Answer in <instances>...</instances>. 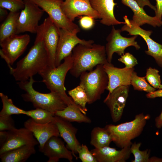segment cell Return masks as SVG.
Here are the masks:
<instances>
[{
	"mask_svg": "<svg viewBox=\"0 0 162 162\" xmlns=\"http://www.w3.org/2000/svg\"><path fill=\"white\" fill-rule=\"evenodd\" d=\"M44 28L43 23L39 25L33 45L17 63L16 67L10 70L15 80H28L48 66V56L43 41Z\"/></svg>",
	"mask_w": 162,
	"mask_h": 162,
	"instance_id": "obj_1",
	"label": "cell"
},
{
	"mask_svg": "<svg viewBox=\"0 0 162 162\" xmlns=\"http://www.w3.org/2000/svg\"><path fill=\"white\" fill-rule=\"evenodd\" d=\"M72 56L73 63L69 71L76 78L84 72L93 70L98 64L104 65L108 62L105 46L99 44H78L73 49Z\"/></svg>",
	"mask_w": 162,
	"mask_h": 162,
	"instance_id": "obj_2",
	"label": "cell"
},
{
	"mask_svg": "<svg viewBox=\"0 0 162 162\" xmlns=\"http://www.w3.org/2000/svg\"><path fill=\"white\" fill-rule=\"evenodd\" d=\"M35 82L33 77H31L28 80L17 82L19 87L26 92L21 95L25 101L31 103L36 108L48 110L54 116L56 112L63 110L67 106L57 93L51 92L43 93L34 89L33 85Z\"/></svg>",
	"mask_w": 162,
	"mask_h": 162,
	"instance_id": "obj_3",
	"label": "cell"
},
{
	"mask_svg": "<svg viewBox=\"0 0 162 162\" xmlns=\"http://www.w3.org/2000/svg\"><path fill=\"white\" fill-rule=\"evenodd\" d=\"M150 117L149 115L142 113L136 115L130 122L117 125L108 124L105 128L110 133L112 142L122 148L131 146V140L141 134Z\"/></svg>",
	"mask_w": 162,
	"mask_h": 162,
	"instance_id": "obj_4",
	"label": "cell"
},
{
	"mask_svg": "<svg viewBox=\"0 0 162 162\" xmlns=\"http://www.w3.org/2000/svg\"><path fill=\"white\" fill-rule=\"evenodd\" d=\"M64 60V62L58 66L52 68L47 66L38 74L47 88L50 92L58 94L68 106L75 104L66 94L64 86L66 75L73 63L72 52Z\"/></svg>",
	"mask_w": 162,
	"mask_h": 162,
	"instance_id": "obj_5",
	"label": "cell"
},
{
	"mask_svg": "<svg viewBox=\"0 0 162 162\" xmlns=\"http://www.w3.org/2000/svg\"><path fill=\"white\" fill-rule=\"evenodd\" d=\"M103 65L98 64L94 69L84 72L80 76L79 85L83 87L87 94L88 104L100 99L107 89L108 77Z\"/></svg>",
	"mask_w": 162,
	"mask_h": 162,
	"instance_id": "obj_6",
	"label": "cell"
},
{
	"mask_svg": "<svg viewBox=\"0 0 162 162\" xmlns=\"http://www.w3.org/2000/svg\"><path fill=\"white\" fill-rule=\"evenodd\" d=\"M46 13L49 17L59 28L77 34L80 31L78 26L70 20L61 8L63 0H32Z\"/></svg>",
	"mask_w": 162,
	"mask_h": 162,
	"instance_id": "obj_7",
	"label": "cell"
},
{
	"mask_svg": "<svg viewBox=\"0 0 162 162\" xmlns=\"http://www.w3.org/2000/svg\"><path fill=\"white\" fill-rule=\"evenodd\" d=\"M30 40L27 34L12 35L0 41V55L7 63L10 70L11 65L23 53Z\"/></svg>",
	"mask_w": 162,
	"mask_h": 162,
	"instance_id": "obj_8",
	"label": "cell"
},
{
	"mask_svg": "<svg viewBox=\"0 0 162 162\" xmlns=\"http://www.w3.org/2000/svg\"><path fill=\"white\" fill-rule=\"evenodd\" d=\"M25 7L17 21L16 34L26 32L36 33L38 22L44 11L32 0H23Z\"/></svg>",
	"mask_w": 162,
	"mask_h": 162,
	"instance_id": "obj_9",
	"label": "cell"
},
{
	"mask_svg": "<svg viewBox=\"0 0 162 162\" xmlns=\"http://www.w3.org/2000/svg\"><path fill=\"white\" fill-rule=\"evenodd\" d=\"M123 19L125 24L122 27V31H127L130 35H139L141 36L148 46V50L145 51V53L152 57L157 64L162 68V56L160 54L162 45L155 41L150 37L152 31L142 28L132 20H129L126 15L123 17Z\"/></svg>",
	"mask_w": 162,
	"mask_h": 162,
	"instance_id": "obj_10",
	"label": "cell"
},
{
	"mask_svg": "<svg viewBox=\"0 0 162 162\" xmlns=\"http://www.w3.org/2000/svg\"><path fill=\"white\" fill-rule=\"evenodd\" d=\"M121 29H116L113 26L110 33L106 38L107 43L105 46L107 59L108 62L111 63L112 56L114 53L121 56L124 54L125 49L133 46L137 50L140 47L135 41L138 35H134L130 38L122 36Z\"/></svg>",
	"mask_w": 162,
	"mask_h": 162,
	"instance_id": "obj_11",
	"label": "cell"
},
{
	"mask_svg": "<svg viewBox=\"0 0 162 162\" xmlns=\"http://www.w3.org/2000/svg\"><path fill=\"white\" fill-rule=\"evenodd\" d=\"M76 34L65 29H60L55 61L56 67L59 66L62 61L72 52L73 49L77 44L91 45L94 44L93 40L81 39Z\"/></svg>",
	"mask_w": 162,
	"mask_h": 162,
	"instance_id": "obj_12",
	"label": "cell"
},
{
	"mask_svg": "<svg viewBox=\"0 0 162 162\" xmlns=\"http://www.w3.org/2000/svg\"><path fill=\"white\" fill-rule=\"evenodd\" d=\"M7 132V140L0 147V155L25 145L35 146L39 144L32 132L25 127L20 129L15 128Z\"/></svg>",
	"mask_w": 162,
	"mask_h": 162,
	"instance_id": "obj_13",
	"label": "cell"
},
{
	"mask_svg": "<svg viewBox=\"0 0 162 162\" xmlns=\"http://www.w3.org/2000/svg\"><path fill=\"white\" fill-rule=\"evenodd\" d=\"M130 86H122L114 89L107 95L104 102L109 108L112 121L116 122L121 118L128 96Z\"/></svg>",
	"mask_w": 162,
	"mask_h": 162,
	"instance_id": "obj_14",
	"label": "cell"
},
{
	"mask_svg": "<svg viewBox=\"0 0 162 162\" xmlns=\"http://www.w3.org/2000/svg\"><path fill=\"white\" fill-rule=\"evenodd\" d=\"M43 41L48 56V66L56 68L55 61L57 48L59 36V28L48 16L43 22Z\"/></svg>",
	"mask_w": 162,
	"mask_h": 162,
	"instance_id": "obj_15",
	"label": "cell"
},
{
	"mask_svg": "<svg viewBox=\"0 0 162 162\" xmlns=\"http://www.w3.org/2000/svg\"><path fill=\"white\" fill-rule=\"evenodd\" d=\"M104 69L108 77L107 90L109 94L116 88L121 86H130L132 75L134 68H119L111 63L108 62L103 65Z\"/></svg>",
	"mask_w": 162,
	"mask_h": 162,
	"instance_id": "obj_16",
	"label": "cell"
},
{
	"mask_svg": "<svg viewBox=\"0 0 162 162\" xmlns=\"http://www.w3.org/2000/svg\"><path fill=\"white\" fill-rule=\"evenodd\" d=\"M24 126L33 133L39 142V151L41 152L45 143L50 138L53 136H60L57 127L54 122L40 124L30 118L24 122Z\"/></svg>",
	"mask_w": 162,
	"mask_h": 162,
	"instance_id": "obj_17",
	"label": "cell"
},
{
	"mask_svg": "<svg viewBox=\"0 0 162 162\" xmlns=\"http://www.w3.org/2000/svg\"><path fill=\"white\" fill-rule=\"evenodd\" d=\"M61 6L66 16L72 22L76 17L82 15L99 19V15L91 6L89 0H68L63 1Z\"/></svg>",
	"mask_w": 162,
	"mask_h": 162,
	"instance_id": "obj_18",
	"label": "cell"
},
{
	"mask_svg": "<svg viewBox=\"0 0 162 162\" xmlns=\"http://www.w3.org/2000/svg\"><path fill=\"white\" fill-rule=\"evenodd\" d=\"M58 137L53 136L50 138L44 145L42 152L49 158L47 162H57L61 158L72 162L73 155L72 152Z\"/></svg>",
	"mask_w": 162,
	"mask_h": 162,
	"instance_id": "obj_19",
	"label": "cell"
},
{
	"mask_svg": "<svg viewBox=\"0 0 162 162\" xmlns=\"http://www.w3.org/2000/svg\"><path fill=\"white\" fill-rule=\"evenodd\" d=\"M56 125L61 136L66 143V147L77 159L76 154L80 144L76 136L77 129L70 122L57 116H54V122Z\"/></svg>",
	"mask_w": 162,
	"mask_h": 162,
	"instance_id": "obj_20",
	"label": "cell"
},
{
	"mask_svg": "<svg viewBox=\"0 0 162 162\" xmlns=\"http://www.w3.org/2000/svg\"><path fill=\"white\" fill-rule=\"evenodd\" d=\"M89 2L99 15L101 23L108 26L125 24L124 22L118 21L115 16L114 8L117 4L114 0H89Z\"/></svg>",
	"mask_w": 162,
	"mask_h": 162,
	"instance_id": "obj_21",
	"label": "cell"
},
{
	"mask_svg": "<svg viewBox=\"0 0 162 162\" xmlns=\"http://www.w3.org/2000/svg\"><path fill=\"white\" fill-rule=\"evenodd\" d=\"M130 146L117 150L109 146L94 148L91 152L98 162H125L130 157Z\"/></svg>",
	"mask_w": 162,
	"mask_h": 162,
	"instance_id": "obj_22",
	"label": "cell"
},
{
	"mask_svg": "<svg viewBox=\"0 0 162 162\" xmlns=\"http://www.w3.org/2000/svg\"><path fill=\"white\" fill-rule=\"evenodd\" d=\"M124 5L129 7L133 11L134 15L132 20L138 26H140L147 24L155 27L162 25V20H160L155 16H151L148 15L143 8L140 7L134 0H121Z\"/></svg>",
	"mask_w": 162,
	"mask_h": 162,
	"instance_id": "obj_23",
	"label": "cell"
},
{
	"mask_svg": "<svg viewBox=\"0 0 162 162\" xmlns=\"http://www.w3.org/2000/svg\"><path fill=\"white\" fill-rule=\"evenodd\" d=\"M86 112L75 104L67 106L62 110L56 112L55 116L69 122L90 123L91 119L85 115Z\"/></svg>",
	"mask_w": 162,
	"mask_h": 162,
	"instance_id": "obj_24",
	"label": "cell"
},
{
	"mask_svg": "<svg viewBox=\"0 0 162 162\" xmlns=\"http://www.w3.org/2000/svg\"><path fill=\"white\" fill-rule=\"evenodd\" d=\"M34 146L25 145L0 155L2 162H24L36 153Z\"/></svg>",
	"mask_w": 162,
	"mask_h": 162,
	"instance_id": "obj_25",
	"label": "cell"
},
{
	"mask_svg": "<svg viewBox=\"0 0 162 162\" xmlns=\"http://www.w3.org/2000/svg\"><path fill=\"white\" fill-rule=\"evenodd\" d=\"M20 12H10L0 27V41L16 34L17 21Z\"/></svg>",
	"mask_w": 162,
	"mask_h": 162,
	"instance_id": "obj_26",
	"label": "cell"
},
{
	"mask_svg": "<svg viewBox=\"0 0 162 162\" xmlns=\"http://www.w3.org/2000/svg\"><path fill=\"white\" fill-rule=\"evenodd\" d=\"M112 141V139L110 133L105 127H96L92 130L90 143L95 148L109 146Z\"/></svg>",
	"mask_w": 162,
	"mask_h": 162,
	"instance_id": "obj_27",
	"label": "cell"
},
{
	"mask_svg": "<svg viewBox=\"0 0 162 162\" xmlns=\"http://www.w3.org/2000/svg\"><path fill=\"white\" fill-rule=\"evenodd\" d=\"M25 115L39 124H45L54 121V115L50 112L41 108L26 111Z\"/></svg>",
	"mask_w": 162,
	"mask_h": 162,
	"instance_id": "obj_28",
	"label": "cell"
},
{
	"mask_svg": "<svg viewBox=\"0 0 162 162\" xmlns=\"http://www.w3.org/2000/svg\"><path fill=\"white\" fill-rule=\"evenodd\" d=\"M0 97L3 105L0 116L7 117L13 114L25 115L26 111L16 106L14 104L12 99L8 98L7 95L0 93Z\"/></svg>",
	"mask_w": 162,
	"mask_h": 162,
	"instance_id": "obj_29",
	"label": "cell"
},
{
	"mask_svg": "<svg viewBox=\"0 0 162 162\" xmlns=\"http://www.w3.org/2000/svg\"><path fill=\"white\" fill-rule=\"evenodd\" d=\"M68 92L74 103L86 112L87 110L86 105L88 103V97L83 87L79 85L73 89L68 91Z\"/></svg>",
	"mask_w": 162,
	"mask_h": 162,
	"instance_id": "obj_30",
	"label": "cell"
},
{
	"mask_svg": "<svg viewBox=\"0 0 162 162\" xmlns=\"http://www.w3.org/2000/svg\"><path fill=\"white\" fill-rule=\"evenodd\" d=\"M130 85L133 86L135 90L145 91L148 93L156 90L155 88L147 82L145 76L141 77L138 76L136 73L134 71L132 75Z\"/></svg>",
	"mask_w": 162,
	"mask_h": 162,
	"instance_id": "obj_31",
	"label": "cell"
},
{
	"mask_svg": "<svg viewBox=\"0 0 162 162\" xmlns=\"http://www.w3.org/2000/svg\"><path fill=\"white\" fill-rule=\"evenodd\" d=\"M141 143L135 142L130 146V151L134 155V159L132 162H149L150 151L149 149L141 151L140 150Z\"/></svg>",
	"mask_w": 162,
	"mask_h": 162,
	"instance_id": "obj_32",
	"label": "cell"
},
{
	"mask_svg": "<svg viewBox=\"0 0 162 162\" xmlns=\"http://www.w3.org/2000/svg\"><path fill=\"white\" fill-rule=\"evenodd\" d=\"M159 71L151 67L146 69V80L155 89L159 88L161 84L160 76Z\"/></svg>",
	"mask_w": 162,
	"mask_h": 162,
	"instance_id": "obj_33",
	"label": "cell"
},
{
	"mask_svg": "<svg viewBox=\"0 0 162 162\" xmlns=\"http://www.w3.org/2000/svg\"><path fill=\"white\" fill-rule=\"evenodd\" d=\"M25 7L23 0H0V8L10 12H20Z\"/></svg>",
	"mask_w": 162,
	"mask_h": 162,
	"instance_id": "obj_34",
	"label": "cell"
},
{
	"mask_svg": "<svg viewBox=\"0 0 162 162\" xmlns=\"http://www.w3.org/2000/svg\"><path fill=\"white\" fill-rule=\"evenodd\" d=\"M78 158L82 162H98L86 145H81L77 151Z\"/></svg>",
	"mask_w": 162,
	"mask_h": 162,
	"instance_id": "obj_35",
	"label": "cell"
},
{
	"mask_svg": "<svg viewBox=\"0 0 162 162\" xmlns=\"http://www.w3.org/2000/svg\"><path fill=\"white\" fill-rule=\"evenodd\" d=\"M118 60L124 64L125 67L127 68H133L138 64L136 58L132 54L128 52L121 56Z\"/></svg>",
	"mask_w": 162,
	"mask_h": 162,
	"instance_id": "obj_36",
	"label": "cell"
},
{
	"mask_svg": "<svg viewBox=\"0 0 162 162\" xmlns=\"http://www.w3.org/2000/svg\"><path fill=\"white\" fill-rule=\"evenodd\" d=\"M15 128L14 122L11 116H0V131H8Z\"/></svg>",
	"mask_w": 162,
	"mask_h": 162,
	"instance_id": "obj_37",
	"label": "cell"
},
{
	"mask_svg": "<svg viewBox=\"0 0 162 162\" xmlns=\"http://www.w3.org/2000/svg\"><path fill=\"white\" fill-rule=\"evenodd\" d=\"M94 19L89 16H84L80 19V24L81 27L84 29H90L92 28L94 25Z\"/></svg>",
	"mask_w": 162,
	"mask_h": 162,
	"instance_id": "obj_38",
	"label": "cell"
},
{
	"mask_svg": "<svg viewBox=\"0 0 162 162\" xmlns=\"http://www.w3.org/2000/svg\"><path fill=\"white\" fill-rule=\"evenodd\" d=\"M138 4L139 6L143 8L145 6H148L151 9L154 10L155 12L156 11L155 6L153 5L150 2L149 0H134Z\"/></svg>",
	"mask_w": 162,
	"mask_h": 162,
	"instance_id": "obj_39",
	"label": "cell"
},
{
	"mask_svg": "<svg viewBox=\"0 0 162 162\" xmlns=\"http://www.w3.org/2000/svg\"><path fill=\"white\" fill-rule=\"evenodd\" d=\"M155 6L156 11L155 12V16L160 20H162V0H155Z\"/></svg>",
	"mask_w": 162,
	"mask_h": 162,
	"instance_id": "obj_40",
	"label": "cell"
},
{
	"mask_svg": "<svg viewBox=\"0 0 162 162\" xmlns=\"http://www.w3.org/2000/svg\"><path fill=\"white\" fill-rule=\"evenodd\" d=\"M146 97L148 98H154L158 97H162V89L148 93L146 95Z\"/></svg>",
	"mask_w": 162,
	"mask_h": 162,
	"instance_id": "obj_41",
	"label": "cell"
},
{
	"mask_svg": "<svg viewBox=\"0 0 162 162\" xmlns=\"http://www.w3.org/2000/svg\"><path fill=\"white\" fill-rule=\"evenodd\" d=\"M8 136V132L5 130L0 131V145L2 146L6 141Z\"/></svg>",
	"mask_w": 162,
	"mask_h": 162,
	"instance_id": "obj_42",
	"label": "cell"
},
{
	"mask_svg": "<svg viewBox=\"0 0 162 162\" xmlns=\"http://www.w3.org/2000/svg\"><path fill=\"white\" fill-rule=\"evenodd\" d=\"M155 125L158 128H160L162 127V111L160 114L155 118Z\"/></svg>",
	"mask_w": 162,
	"mask_h": 162,
	"instance_id": "obj_43",
	"label": "cell"
},
{
	"mask_svg": "<svg viewBox=\"0 0 162 162\" xmlns=\"http://www.w3.org/2000/svg\"><path fill=\"white\" fill-rule=\"evenodd\" d=\"M0 20L2 21L5 17H7L8 14L6 9L0 8Z\"/></svg>",
	"mask_w": 162,
	"mask_h": 162,
	"instance_id": "obj_44",
	"label": "cell"
},
{
	"mask_svg": "<svg viewBox=\"0 0 162 162\" xmlns=\"http://www.w3.org/2000/svg\"><path fill=\"white\" fill-rule=\"evenodd\" d=\"M162 162V158H158L155 157L150 158L149 162Z\"/></svg>",
	"mask_w": 162,
	"mask_h": 162,
	"instance_id": "obj_45",
	"label": "cell"
},
{
	"mask_svg": "<svg viewBox=\"0 0 162 162\" xmlns=\"http://www.w3.org/2000/svg\"><path fill=\"white\" fill-rule=\"evenodd\" d=\"M159 89H162V84H161V85L160 86L159 88Z\"/></svg>",
	"mask_w": 162,
	"mask_h": 162,
	"instance_id": "obj_46",
	"label": "cell"
},
{
	"mask_svg": "<svg viewBox=\"0 0 162 162\" xmlns=\"http://www.w3.org/2000/svg\"><path fill=\"white\" fill-rule=\"evenodd\" d=\"M160 54L161 56H162V48L160 50Z\"/></svg>",
	"mask_w": 162,
	"mask_h": 162,
	"instance_id": "obj_47",
	"label": "cell"
},
{
	"mask_svg": "<svg viewBox=\"0 0 162 162\" xmlns=\"http://www.w3.org/2000/svg\"><path fill=\"white\" fill-rule=\"evenodd\" d=\"M67 0H65V1H67Z\"/></svg>",
	"mask_w": 162,
	"mask_h": 162,
	"instance_id": "obj_48",
	"label": "cell"
}]
</instances>
